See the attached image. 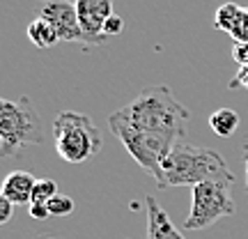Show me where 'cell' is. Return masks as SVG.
<instances>
[{
    "mask_svg": "<svg viewBox=\"0 0 248 239\" xmlns=\"http://www.w3.org/2000/svg\"><path fill=\"white\" fill-rule=\"evenodd\" d=\"M37 177L28 170H12L7 177L2 179L0 195L14 205H30L32 203V191H35Z\"/></svg>",
    "mask_w": 248,
    "mask_h": 239,
    "instance_id": "cell-8",
    "label": "cell"
},
{
    "mask_svg": "<svg viewBox=\"0 0 248 239\" xmlns=\"http://www.w3.org/2000/svg\"><path fill=\"white\" fill-rule=\"evenodd\" d=\"M230 37L234 42H246L248 44V7H241V14L237 18L234 28H232Z\"/></svg>",
    "mask_w": 248,
    "mask_h": 239,
    "instance_id": "cell-15",
    "label": "cell"
},
{
    "mask_svg": "<svg viewBox=\"0 0 248 239\" xmlns=\"http://www.w3.org/2000/svg\"><path fill=\"white\" fill-rule=\"evenodd\" d=\"M230 88H244L248 90V67H239V71H237V76L230 80Z\"/></svg>",
    "mask_w": 248,
    "mask_h": 239,
    "instance_id": "cell-18",
    "label": "cell"
},
{
    "mask_svg": "<svg viewBox=\"0 0 248 239\" xmlns=\"http://www.w3.org/2000/svg\"><path fill=\"white\" fill-rule=\"evenodd\" d=\"M28 39H30V44H35L37 48H51V46H55L58 42H60V37H58V32H55V28L48 23V21H44V18L35 16L30 23H28Z\"/></svg>",
    "mask_w": 248,
    "mask_h": 239,
    "instance_id": "cell-10",
    "label": "cell"
},
{
    "mask_svg": "<svg viewBox=\"0 0 248 239\" xmlns=\"http://www.w3.org/2000/svg\"><path fill=\"white\" fill-rule=\"evenodd\" d=\"M246 193H248V154H246Z\"/></svg>",
    "mask_w": 248,
    "mask_h": 239,
    "instance_id": "cell-21",
    "label": "cell"
},
{
    "mask_svg": "<svg viewBox=\"0 0 248 239\" xmlns=\"http://www.w3.org/2000/svg\"><path fill=\"white\" fill-rule=\"evenodd\" d=\"M122 30H124V18L120 16V14H113V16L106 21V26H104V35L106 37H117Z\"/></svg>",
    "mask_w": 248,
    "mask_h": 239,
    "instance_id": "cell-16",
    "label": "cell"
},
{
    "mask_svg": "<svg viewBox=\"0 0 248 239\" xmlns=\"http://www.w3.org/2000/svg\"><path fill=\"white\" fill-rule=\"evenodd\" d=\"M53 138L58 157L71 166L85 163L92 157H97L104 145L101 131L92 122V117L76 113V111L58 113L53 122Z\"/></svg>",
    "mask_w": 248,
    "mask_h": 239,
    "instance_id": "cell-3",
    "label": "cell"
},
{
    "mask_svg": "<svg viewBox=\"0 0 248 239\" xmlns=\"http://www.w3.org/2000/svg\"><path fill=\"white\" fill-rule=\"evenodd\" d=\"M232 58L239 67H248V44L246 42H234L232 46Z\"/></svg>",
    "mask_w": 248,
    "mask_h": 239,
    "instance_id": "cell-17",
    "label": "cell"
},
{
    "mask_svg": "<svg viewBox=\"0 0 248 239\" xmlns=\"http://www.w3.org/2000/svg\"><path fill=\"white\" fill-rule=\"evenodd\" d=\"M12 212H14V205L5 198H0V223H7L12 219Z\"/></svg>",
    "mask_w": 248,
    "mask_h": 239,
    "instance_id": "cell-20",
    "label": "cell"
},
{
    "mask_svg": "<svg viewBox=\"0 0 248 239\" xmlns=\"http://www.w3.org/2000/svg\"><path fill=\"white\" fill-rule=\"evenodd\" d=\"M58 195V184H55V179H37L35 184V191H32V203L30 205H48V200Z\"/></svg>",
    "mask_w": 248,
    "mask_h": 239,
    "instance_id": "cell-13",
    "label": "cell"
},
{
    "mask_svg": "<svg viewBox=\"0 0 248 239\" xmlns=\"http://www.w3.org/2000/svg\"><path fill=\"white\" fill-rule=\"evenodd\" d=\"M230 182H202L193 186L191 193V212L184 221V230H204L234 214Z\"/></svg>",
    "mask_w": 248,
    "mask_h": 239,
    "instance_id": "cell-5",
    "label": "cell"
},
{
    "mask_svg": "<svg viewBox=\"0 0 248 239\" xmlns=\"http://www.w3.org/2000/svg\"><path fill=\"white\" fill-rule=\"evenodd\" d=\"M46 207H48V214H51V216H69V214L76 209V203H74V198H69V195L58 193L48 200Z\"/></svg>",
    "mask_w": 248,
    "mask_h": 239,
    "instance_id": "cell-14",
    "label": "cell"
},
{
    "mask_svg": "<svg viewBox=\"0 0 248 239\" xmlns=\"http://www.w3.org/2000/svg\"><path fill=\"white\" fill-rule=\"evenodd\" d=\"M209 127L216 136L221 138H230L232 133L239 129V115L232 108H216L209 115Z\"/></svg>",
    "mask_w": 248,
    "mask_h": 239,
    "instance_id": "cell-11",
    "label": "cell"
},
{
    "mask_svg": "<svg viewBox=\"0 0 248 239\" xmlns=\"http://www.w3.org/2000/svg\"><path fill=\"white\" fill-rule=\"evenodd\" d=\"M239 14H241V5H237V2H223L221 7L216 9L214 28L230 35L232 28H234V23H237V18H239Z\"/></svg>",
    "mask_w": 248,
    "mask_h": 239,
    "instance_id": "cell-12",
    "label": "cell"
},
{
    "mask_svg": "<svg viewBox=\"0 0 248 239\" xmlns=\"http://www.w3.org/2000/svg\"><path fill=\"white\" fill-rule=\"evenodd\" d=\"M202 182H230L232 184L234 175L218 152L179 141L166 157V161L161 163L156 184L161 189H168V186H198Z\"/></svg>",
    "mask_w": 248,
    "mask_h": 239,
    "instance_id": "cell-2",
    "label": "cell"
},
{
    "mask_svg": "<svg viewBox=\"0 0 248 239\" xmlns=\"http://www.w3.org/2000/svg\"><path fill=\"white\" fill-rule=\"evenodd\" d=\"M35 16L48 21L55 28L60 42H83L76 2H71V0H39L35 7Z\"/></svg>",
    "mask_w": 248,
    "mask_h": 239,
    "instance_id": "cell-6",
    "label": "cell"
},
{
    "mask_svg": "<svg viewBox=\"0 0 248 239\" xmlns=\"http://www.w3.org/2000/svg\"><path fill=\"white\" fill-rule=\"evenodd\" d=\"M145 205H147V239H184V235L172 225L168 212L161 207L154 195H147Z\"/></svg>",
    "mask_w": 248,
    "mask_h": 239,
    "instance_id": "cell-9",
    "label": "cell"
},
{
    "mask_svg": "<svg viewBox=\"0 0 248 239\" xmlns=\"http://www.w3.org/2000/svg\"><path fill=\"white\" fill-rule=\"evenodd\" d=\"M108 122L124 124L138 131L156 133L170 141H186V124H188V111L184 104H179L175 95L166 85H150L142 88L136 99L126 106L117 108L108 115Z\"/></svg>",
    "mask_w": 248,
    "mask_h": 239,
    "instance_id": "cell-1",
    "label": "cell"
},
{
    "mask_svg": "<svg viewBox=\"0 0 248 239\" xmlns=\"http://www.w3.org/2000/svg\"><path fill=\"white\" fill-rule=\"evenodd\" d=\"M42 143H44V133L30 99H2L0 101V154L14 157L18 154V150L30 145H42Z\"/></svg>",
    "mask_w": 248,
    "mask_h": 239,
    "instance_id": "cell-4",
    "label": "cell"
},
{
    "mask_svg": "<svg viewBox=\"0 0 248 239\" xmlns=\"http://www.w3.org/2000/svg\"><path fill=\"white\" fill-rule=\"evenodd\" d=\"M78 9V23L83 30V44L99 46L106 42L104 26L115 12L113 0H74Z\"/></svg>",
    "mask_w": 248,
    "mask_h": 239,
    "instance_id": "cell-7",
    "label": "cell"
},
{
    "mask_svg": "<svg viewBox=\"0 0 248 239\" xmlns=\"http://www.w3.org/2000/svg\"><path fill=\"white\" fill-rule=\"evenodd\" d=\"M28 212H30V216H32V219H37V221H44V219H48V216H51L46 205H28Z\"/></svg>",
    "mask_w": 248,
    "mask_h": 239,
    "instance_id": "cell-19",
    "label": "cell"
}]
</instances>
